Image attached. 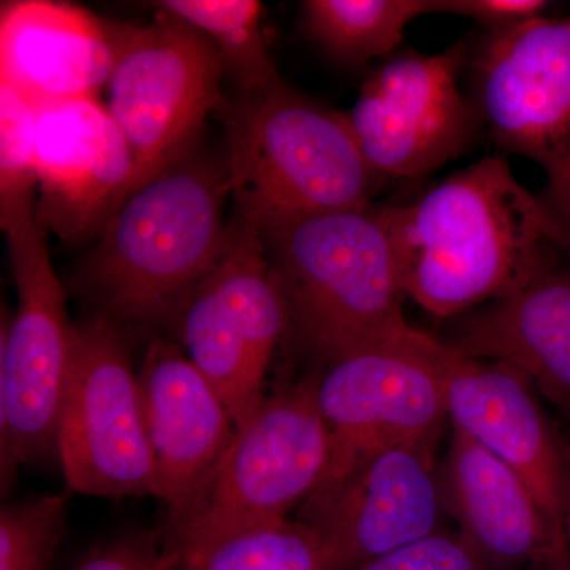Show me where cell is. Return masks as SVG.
Wrapping results in <instances>:
<instances>
[{"label":"cell","mask_w":570,"mask_h":570,"mask_svg":"<svg viewBox=\"0 0 570 570\" xmlns=\"http://www.w3.org/2000/svg\"><path fill=\"white\" fill-rule=\"evenodd\" d=\"M110 22L73 3L13 0L0 9V81L37 107L97 99L110 81Z\"/></svg>","instance_id":"18"},{"label":"cell","mask_w":570,"mask_h":570,"mask_svg":"<svg viewBox=\"0 0 570 570\" xmlns=\"http://www.w3.org/2000/svg\"><path fill=\"white\" fill-rule=\"evenodd\" d=\"M228 178L236 213L311 214L362 209L377 176L347 112L288 88L243 94L227 119Z\"/></svg>","instance_id":"4"},{"label":"cell","mask_w":570,"mask_h":570,"mask_svg":"<svg viewBox=\"0 0 570 570\" xmlns=\"http://www.w3.org/2000/svg\"><path fill=\"white\" fill-rule=\"evenodd\" d=\"M142 411L167 512L181 508L213 474L236 434L212 382L174 341L154 337L138 370Z\"/></svg>","instance_id":"16"},{"label":"cell","mask_w":570,"mask_h":570,"mask_svg":"<svg viewBox=\"0 0 570 570\" xmlns=\"http://www.w3.org/2000/svg\"><path fill=\"white\" fill-rule=\"evenodd\" d=\"M330 438L316 397V376L283 385L236 428L213 474L159 531L171 557L232 532L288 519L317 489Z\"/></svg>","instance_id":"5"},{"label":"cell","mask_w":570,"mask_h":570,"mask_svg":"<svg viewBox=\"0 0 570 570\" xmlns=\"http://www.w3.org/2000/svg\"><path fill=\"white\" fill-rule=\"evenodd\" d=\"M543 0H434V11L460 14L485 26L490 33L508 31L542 17Z\"/></svg>","instance_id":"27"},{"label":"cell","mask_w":570,"mask_h":570,"mask_svg":"<svg viewBox=\"0 0 570 570\" xmlns=\"http://www.w3.org/2000/svg\"><path fill=\"white\" fill-rule=\"evenodd\" d=\"M175 560V570H340L321 535L291 519L232 532Z\"/></svg>","instance_id":"21"},{"label":"cell","mask_w":570,"mask_h":570,"mask_svg":"<svg viewBox=\"0 0 570 570\" xmlns=\"http://www.w3.org/2000/svg\"><path fill=\"white\" fill-rule=\"evenodd\" d=\"M110 26L107 110L132 153L135 193L193 154L220 102L224 63L208 37L165 11L146 26Z\"/></svg>","instance_id":"7"},{"label":"cell","mask_w":570,"mask_h":570,"mask_svg":"<svg viewBox=\"0 0 570 570\" xmlns=\"http://www.w3.org/2000/svg\"><path fill=\"white\" fill-rule=\"evenodd\" d=\"M159 532L135 531L97 543L71 570H175Z\"/></svg>","instance_id":"26"},{"label":"cell","mask_w":570,"mask_h":570,"mask_svg":"<svg viewBox=\"0 0 570 570\" xmlns=\"http://www.w3.org/2000/svg\"><path fill=\"white\" fill-rule=\"evenodd\" d=\"M433 442L381 450L299 505L298 520L321 535L340 570L439 531L444 501Z\"/></svg>","instance_id":"12"},{"label":"cell","mask_w":570,"mask_h":570,"mask_svg":"<svg viewBox=\"0 0 570 570\" xmlns=\"http://www.w3.org/2000/svg\"><path fill=\"white\" fill-rule=\"evenodd\" d=\"M434 0H307V32L330 55L347 63H366L392 55L412 21L433 13Z\"/></svg>","instance_id":"20"},{"label":"cell","mask_w":570,"mask_h":570,"mask_svg":"<svg viewBox=\"0 0 570 570\" xmlns=\"http://www.w3.org/2000/svg\"><path fill=\"white\" fill-rule=\"evenodd\" d=\"M67 485L100 498L154 497L156 474L138 373L118 322L77 324L73 366L59 420Z\"/></svg>","instance_id":"10"},{"label":"cell","mask_w":570,"mask_h":570,"mask_svg":"<svg viewBox=\"0 0 570 570\" xmlns=\"http://www.w3.org/2000/svg\"><path fill=\"white\" fill-rule=\"evenodd\" d=\"M543 168L549 184L542 202L557 227L561 249L570 255V140Z\"/></svg>","instance_id":"28"},{"label":"cell","mask_w":570,"mask_h":570,"mask_svg":"<svg viewBox=\"0 0 570 570\" xmlns=\"http://www.w3.org/2000/svg\"><path fill=\"white\" fill-rule=\"evenodd\" d=\"M464 61V45L407 52L367 78L347 116L377 178L430 174L468 148L478 118L459 88Z\"/></svg>","instance_id":"11"},{"label":"cell","mask_w":570,"mask_h":570,"mask_svg":"<svg viewBox=\"0 0 570 570\" xmlns=\"http://www.w3.org/2000/svg\"><path fill=\"white\" fill-rule=\"evenodd\" d=\"M40 108L0 81V223L37 206V126Z\"/></svg>","instance_id":"24"},{"label":"cell","mask_w":570,"mask_h":570,"mask_svg":"<svg viewBox=\"0 0 570 570\" xmlns=\"http://www.w3.org/2000/svg\"><path fill=\"white\" fill-rule=\"evenodd\" d=\"M568 464H566V531H568V542L570 550V453H566Z\"/></svg>","instance_id":"29"},{"label":"cell","mask_w":570,"mask_h":570,"mask_svg":"<svg viewBox=\"0 0 570 570\" xmlns=\"http://www.w3.org/2000/svg\"><path fill=\"white\" fill-rule=\"evenodd\" d=\"M0 227L18 292L17 311H2L0 325V478L6 497L21 464L58 453L77 324L70 321L66 288L52 268L37 206Z\"/></svg>","instance_id":"6"},{"label":"cell","mask_w":570,"mask_h":570,"mask_svg":"<svg viewBox=\"0 0 570 570\" xmlns=\"http://www.w3.org/2000/svg\"><path fill=\"white\" fill-rule=\"evenodd\" d=\"M450 346L512 367L570 412V272L540 269L469 317Z\"/></svg>","instance_id":"19"},{"label":"cell","mask_w":570,"mask_h":570,"mask_svg":"<svg viewBox=\"0 0 570 570\" xmlns=\"http://www.w3.org/2000/svg\"><path fill=\"white\" fill-rule=\"evenodd\" d=\"M404 295L445 318L498 299L535 275L560 247L542 198L509 164L485 157L414 204L382 209Z\"/></svg>","instance_id":"1"},{"label":"cell","mask_w":570,"mask_h":570,"mask_svg":"<svg viewBox=\"0 0 570 570\" xmlns=\"http://www.w3.org/2000/svg\"><path fill=\"white\" fill-rule=\"evenodd\" d=\"M434 356L453 426L489 449L527 483L554 538L569 550L566 531L568 459L530 382L512 367L472 358L438 340Z\"/></svg>","instance_id":"13"},{"label":"cell","mask_w":570,"mask_h":570,"mask_svg":"<svg viewBox=\"0 0 570 570\" xmlns=\"http://www.w3.org/2000/svg\"><path fill=\"white\" fill-rule=\"evenodd\" d=\"M444 509L493 570H570L538 501L489 449L460 428L439 472Z\"/></svg>","instance_id":"17"},{"label":"cell","mask_w":570,"mask_h":570,"mask_svg":"<svg viewBox=\"0 0 570 570\" xmlns=\"http://www.w3.org/2000/svg\"><path fill=\"white\" fill-rule=\"evenodd\" d=\"M478 82L494 140L546 167L570 140V20L539 17L490 33Z\"/></svg>","instance_id":"14"},{"label":"cell","mask_w":570,"mask_h":570,"mask_svg":"<svg viewBox=\"0 0 570 570\" xmlns=\"http://www.w3.org/2000/svg\"><path fill=\"white\" fill-rule=\"evenodd\" d=\"M37 216L66 242L100 232L132 193L135 164L126 138L97 99L39 111Z\"/></svg>","instance_id":"15"},{"label":"cell","mask_w":570,"mask_h":570,"mask_svg":"<svg viewBox=\"0 0 570 570\" xmlns=\"http://www.w3.org/2000/svg\"><path fill=\"white\" fill-rule=\"evenodd\" d=\"M176 317L179 346L242 426L264 403L269 366L288 330L250 217L236 213L223 257L183 299Z\"/></svg>","instance_id":"8"},{"label":"cell","mask_w":570,"mask_h":570,"mask_svg":"<svg viewBox=\"0 0 570 570\" xmlns=\"http://www.w3.org/2000/svg\"><path fill=\"white\" fill-rule=\"evenodd\" d=\"M69 494H39L0 512V570H50L69 520Z\"/></svg>","instance_id":"23"},{"label":"cell","mask_w":570,"mask_h":570,"mask_svg":"<svg viewBox=\"0 0 570 570\" xmlns=\"http://www.w3.org/2000/svg\"><path fill=\"white\" fill-rule=\"evenodd\" d=\"M247 217L283 296L287 340L318 365L411 328L382 209Z\"/></svg>","instance_id":"3"},{"label":"cell","mask_w":570,"mask_h":570,"mask_svg":"<svg viewBox=\"0 0 570 570\" xmlns=\"http://www.w3.org/2000/svg\"><path fill=\"white\" fill-rule=\"evenodd\" d=\"M434 344L433 336L411 326L318 367L316 397L330 453L314 491L336 485L381 450L436 439L449 415Z\"/></svg>","instance_id":"9"},{"label":"cell","mask_w":570,"mask_h":570,"mask_svg":"<svg viewBox=\"0 0 570 570\" xmlns=\"http://www.w3.org/2000/svg\"><path fill=\"white\" fill-rule=\"evenodd\" d=\"M348 570H493L460 532L436 531Z\"/></svg>","instance_id":"25"},{"label":"cell","mask_w":570,"mask_h":570,"mask_svg":"<svg viewBox=\"0 0 570 570\" xmlns=\"http://www.w3.org/2000/svg\"><path fill=\"white\" fill-rule=\"evenodd\" d=\"M230 194L227 164L184 157L111 214L75 275V291L119 325L171 317L223 257Z\"/></svg>","instance_id":"2"},{"label":"cell","mask_w":570,"mask_h":570,"mask_svg":"<svg viewBox=\"0 0 570 570\" xmlns=\"http://www.w3.org/2000/svg\"><path fill=\"white\" fill-rule=\"evenodd\" d=\"M156 7L212 39L243 94L265 91L283 81L266 50L264 7L257 0H164Z\"/></svg>","instance_id":"22"}]
</instances>
